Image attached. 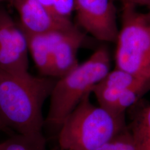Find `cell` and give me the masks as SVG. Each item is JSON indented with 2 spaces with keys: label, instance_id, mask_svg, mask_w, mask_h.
<instances>
[{
  "label": "cell",
  "instance_id": "11",
  "mask_svg": "<svg viewBox=\"0 0 150 150\" xmlns=\"http://www.w3.org/2000/svg\"><path fill=\"white\" fill-rule=\"evenodd\" d=\"M127 129L134 150H150V105L136 115Z\"/></svg>",
  "mask_w": 150,
  "mask_h": 150
},
{
  "label": "cell",
  "instance_id": "7",
  "mask_svg": "<svg viewBox=\"0 0 150 150\" xmlns=\"http://www.w3.org/2000/svg\"><path fill=\"white\" fill-rule=\"evenodd\" d=\"M20 18V26L24 32L43 33L66 31L74 27L71 21L57 17L38 0H9Z\"/></svg>",
  "mask_w": 150,
  "mask_h": 150
},
{
  "label": "cell",
  "instance_id": "17",
  "mask_svg": "<svg viewBox=\"0 0 150 150\" xmlns=\"http://www.w3.org/2000/svg\"><path fill=\"white\" fill-rule=\"evenodd\" d=\"M40 4L51 11L54 0H38Z\"/></svg>",
  "mask_w": 150,
  "mask_h": 150
},
{
  "label": "cell",
  "instance_id": "8",
  "mask_svg": "<svg viewBox=\"0 0 150 150\" xmlns=\"http://www.w3.org/2000/svg\"><path fill=\"white\" fill-rule=\"evenodd\" d=\"M150 77L134 75L116 68L110 71L92 90L100 106L113 113L118 97L124 91L142 82Z\"/></svg>",
  "mask_w": 150,
  "mask_h": 150
},
{
  "label": "cell",
  "instance_id": "4",
  "mask_svg": "<svg viewBox=\"0 0 150 150\" xmlns=\"http://www.w3.org/2000/svg\"><path fill=\"white\" fill-rule=\"evenodd\" d=\"M123 0L122 26L116 42V68L150 77V25L146 14Z\"/></svg>",
  "mask_w": 150,
  "mask_h": 150
},
{
  "label": "cell",
  "instance_id": "1",
  "mask_svg": "<svg viewBox=\"0 0 150 150\" xmlns=\"http://www.w3.org/2000/svg\"><path fill=\"white\" fill-rule=\"evenodd\" d=\"M56 81L28 72L11 74L0 69V112L6 126L18 134H42V107Z\"/></svg>",
  "mask_w": 150,
  "mask_h": 150
},
{
  "label": "cell",
  "instance_id": "12",
  "mask_svg": "<svg viewBox=\"0 0 150 150\" xmlns=\"http://www.w3.org/2000/svg\"><path fill=\"white\" fill-rule=\"evenodd\" d=\"M46 141L42 134L26 135L13 134L0 143V150H46Z\"/></svg>",
  "mask_w": 150,
  "mask_h": 150
},
{
  "label": "cell",
  "instance_id": "6",
  "mask_svg": "<svg viewBox=\"0 0 150 150\" xmlns=\"http://www.w3.org/2000/svg\"><path fill=\"white\" fill-rule=\"evenodd\" d=\"M27 38L5 9L0 7V69L11 74L27 72Z\"/></svg>",
  "mask_w": 150,
  "mask_h": 150
},
{
  "label": "cell",
  "instance_id": "13",
  "mask_svg": "<svg viewBox=\"0 0 150 150\" xmlns=\"http://www.w3.org/2000/svg\"><path fill=\"white\" fill-rule=\"evenodd\" d=\"M96 150H134L127 128L113 139Z\"/></svg>",
  "mask_w": 150,
  "mask_h": 150
},
{
  "label": "cell",
  "instance_id": "5",
  "mask_svg": "<svg viewBox=\"0 0 150 150\" xmlns=\"http://www.w3.org/2000/svg\"><path fill=\"white\" fill-rule=\"evenodd\" d=\"M77 24L99 41L116 42L119 30L113 0H75Z\"/></svg>",
  "mask_w": 150,
  "mask_h": 150
},
{
  "label": "cell",
  "instance_id": "10",
  "mask_svg": "<svg viewBox=\"0 0 150 150\" xmlns=\"http://www.w3.org/2000/svg\"><path fill=\"white\" fill-rule=\"evenodd\" d=\"M64 31H58L43 33L24 32L27 38L28 52L31 54L39 71L43 76H51L54 47Z\"/></svg>",
  "mask_w": 150,
  "mask_h": 150
},
{
  "label": "cell",
  "instance_id": "9",
  "mask_svg": "<svg viewBox=\"0 0 150 150\" xmlns=\"http://www.w3.org/2000/svg\"><path fill=\"white\" fill-rule=\"evenodd\" d=\"M85 40V34L75 25L62 32L54 47L51 77L60 78L78 65L77 53Z\"/></svg>",
  "mask_w": 150,
  "mask_h": 150
},
{
  "label": "cell",
  "instance_id": "19",
  "mask_svg": "<svg viewBox=\"0 0 150 150\" xmlns=\"http://www.w3.org/2000/svg\"><path fill=\"white\" fill-rule=\"evenodd\" d=\"M9 1V0H0V2H2V1Z\"/></svg>",
  "mask_w": 150,
  "mask_h": 150
},
{
  "label": "cell",
  "instance_id": "16",
  "mask_svg": "<svg viewBox=\"0 0 150 150\" xmlns=\"http://www.w3.org/2000/svg\"><path fill=\"white\" fill-rule=\"evenodd\" d=\"M134 5L145 6L150 7V0H127Z\"/></svg>",
  "mask_w": 150,
  "mask_h": 150
},
{
  "label": "cell",
  "instance_id": "18",
  "mask_svg": "<svg viewBox=\"0 0 150 150\" xmlns=\"http://www.w3.org/2000/svg\"><path fill=\"white\" fill-rule=\"evenodd\" d=\"M146 15H147V18H148V21H149V22L150 25V12H149V13H147V14H146Z\"/></svg>",
  "mask_w": 150,
  "mask_h": 150
},
{
  "label": "cell",
  "instance_id": "14",
  "mask_svg": "<svg viewBox=\"0 0 150 150\" xmlns=\"http://www.w3.org/2000/svg\"><path fill=\"white\" fill-rule=\"evenodd\" d=\"M75 8V0H54L51 11L61 20L71 21V17Z\"/></svg>",
  "mask_w": 150,
  "mask_h": 150
},
{
  "label": "cell",
  "instance_id": "15",
  "mask_svg": "<svg viewBox=\"0 0 150 150\" xmlns=\"http://www.w3.org/2000/svg\"><path fill=\"white\" fill-rule=\"evenodd\" d=\"M0 131L4 132L5 133H7L8 134H13L12 133V130L10 129H9L6 125L5 122L4 121L3 119L2 118L1 112H0Z\"/></svg>",
  "mask_w": 150,
  "mask_h": 150
},
{
  "label": "cell",
  "instance_id": "2",
  "mask_svg": "<svg viewBox=\"0 0 150 150\" xmlns=\"http://www.w3.org/2000/svg\"><path fill=\"white\" fill-rule=\"evenodd\" d=\"M87 94L65 118L58 141L62 150H96L125 131V116H118L90 101Z\"/></svg>",
  "mask_w": 150,
  "mask_h": 150
},
{
  "label": "cell",
  "instance_id": "3",
  "mask_svg": "<svg viewBox=\"0 0 150 150\" xmlns=\"http://www.w3.org/2000/svg\"><path fill=\"white\" fill-rule=\"evenodd\" d=\"M111 59L107 49L100 47L82 64L56 81L50 95L45 123L59 129L65 118L87 94L110 71Z\"/></svg>",
  "mask_w": 150,
  "mask_h": 150
}]
</instances>
